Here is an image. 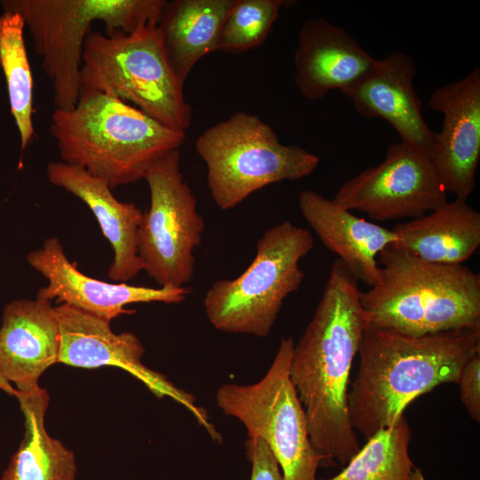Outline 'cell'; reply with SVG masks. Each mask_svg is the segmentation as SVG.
I'll use <instances>...</instances> for the list:
<instances>
[{"label":"cell","mask_w":480,"mask_h":480,"mask_svg":"<svg viewBox=\"0 0 480 480\" xmlns=\"http://www.w3.org/2000/svg\"><path fill=\"white\" fill-rule=\"evenodd\" d=\"M357 280L337 259L312 318L293 347L290 378L322 463L346 466L361 446L348 408L350 372L369 324Z\"/></svg>","instance_id":"6da1fadb"},{"label":"cell","mask_w":480,"mask_h":480,"mask_svg":"<svg viewBox=\"0 0 480 480\" xmlns=\"http://www.w3.org/2000/svg\"><path fill=\"white\" fill-rule=\"evenodd\" d=\"M478 353L480 325L412 337L368 324L348 394L354 429L367 439L394 425L420 396L458 383L465 364Z\"/></svg>","instance_id":"7a4b0ae2"},{"label":"cell","mask_w":480,"mask_h":480,"mask_svg":"<svg viewBox=\"0 0 480 480\" xmlns=\"http://www.w3.org/2000/svg\"><path fill=\"white\" fill-rule=\"evenodd\" d=\"M50 132L61 161L84 168L110 188L144 179L162 156L180 149L186 132L102 92L79 95L70 109L55 108Z\"/></svg>","instance_id":"3957f363"},{"label":"cell","mask_w":480,"mask_h":480,"mask_svg":"<svg viewBox=\"0 0 480 480\" xmlns=\"http://www.w3.org/2000/svg\"><path fill=\"white\" fill-rule=\"evenodd\" d=\"M380 282L360 292L370 324L420 337L480 325V276L425 261L393 244L378 255Z\"/></svg>","instance_id":"277c9868"},{"label":"cell","mask_w":480,"mask_h":480,"mask_svg":"<svg viewBox=\"0 0 480 480\" xmlns=\"http://www.w3.org/2000/svg\"><path fill=\"white\" fill-rule=\"evenodd\" d=\"M165 55L156 23L132 33L93 28L84 45L80 93L102 92L132 103L159 123L185 132L192 108Z\"/></svg>","instance_id":"5b68a950"},{"label":"cell","mask_w":480,"mask_h":480,"mask_svg":"<svg viewBox=\"0 0 480 480\" xmlns=\"http://www.w3.org/2000/svg\"><path fill=\"white\" fill-rule=\"evenodd\" d=\"M165 0H3V10L19 12L42 59L57 109L76 106L85 39L101 21L105 34H130L158 21Z\"/></svg>","instance_id":"8992f818"},{"label":"cell","mask_w":480,"mask_h":480,"mask_svg":"<svg viewBox=\"0 0 480 480\" xmlns=\"http://www.w3.org/2000/svg\"><path fill=\"white\" fill-rule=\"evenodd\" d=\"M314 244L312 233L290 220L268 228L249 267L234 279L215 281L205 292L210 324L226 333L268 336L285 299L304 279L300 261Z\"/></svg>","instance_id":"52a82bcc"},{"label":"cell","mask_w":480,"mask_h":480,"mask_svg":"<svg viewBox=\"0 0 480 480\" xmlns=\"http://www.w3.org/2000/svg\"><path fill=\"white\" fill-rule=\"evenodd\" d=\"M195 148L207 167L211 196L223 211L268 185L305 178L319 164L301 147L282 144L268 124L245 111L206 129Z\"/></svg>","instance_id":"ba28073f"},{"label":"cell","mask_w":480,"mask_h":480,"mask_svg":"<svg viewBox=\"0 0 480 480\" xmlns=\"http://www.w3.org/2000/svg\"><path fill=\"white\" fill-rule=\"evenodd\" d=\"M293 347L292 337L282 338L261 380L223 384L215 399L225 415L244 426L248 438L265 441L284 480H317L322 459L311 444L307 417L289 373Z\"/></svg>","instance_id":"9c48e42d"},{"label":"cell","mask_w":480,"mask_h":480,"mask_svg":"<svg viewBox=\"0 0 480 480\" xmlns=\"http://www.w3.org/2000/svg\"><path fill=\"white\" fill-rule=\"evenodd\" d=\"M180 149L158 159L144 179L150 204L138 230L143 270L159 286L182 287L195 274V251L202 242L204 220L196 198L180 172Z\"/></svg>","instance_id":"30bf717a"},{"label":"cell","mask_w":480,"mask_h":480,"mask_svg":"<svg viewBox=\"0 0 480 480\" xmlns=\"http://www.w3.org/2000/svg\"><path fill=\"white\" fill-rule=\"evenodd\" d=\"M333 200L379 221L413 220L448 202L429 154L402 142L388 146L379 164L346 181Z\"/></svg>","instance_id":"8fae6325"},{"label":"cell","mask_w":480,"mask_h":480,"mask_svg":"<svg viewBox=\"0 0 480 480\" xmlns=\"http://www.w3.org/2000/svg\"><path fill=\"white\" fill-rule=\"evenodd\" d=\"M54 308L60 331L58 363L85 369L119 367L140 380L156 397H169L185 407L212 440L222 441L207 411L196 404L192 394L143 364L145 348L134 333H115L109 321L68 304L60 303Z\"/></svg>","instance_id":"7c38bea8"},{"label":"cell","mask_w":480,"mask_h":480,"mask_svg":"<svg viewBox=\"0 0 480 480\" xmlns=\"http://www.w3.org/2000/svg\"><path fill=\"white\" fill-rule=\"evenodd\" d=\"M27 261L48 282L36 298L68 304L109 322L121 315L132 314L125 306L133 303L179 304L191 292L187 286H135L126 283H107L80 272L67 257L61 242L46 239L42 247L30 252Z\"/></svg>","instance_id":"4fadbf2b"},{"label":"cell","mask_w":480,"mask_h":480,"mask_svg":"<svg viewBox=\"0 0 480 480\" xmlns=\"http://www.w3.org/2000/svg\"><path fill=\"white\" fill-rule=\"evenodd\" d=\"M432 110L444 116L435 132L430 159L446 193L468 200L476 185L480 159V68L435 89Z\"/></svg>","instance_id":"5bb4252c"},{"label":"cell","mask_w":480,"mask_h":480,"mask_svg":"<svg viewBox=\"0 0 480 480\" xmlns=\"http://www.w3.org/2000/svg\"><path fill=\"white\" fill-rule=\"evenodd\" d=\"M416 72V63L410 55L393 52L376 60L363 77L341 92L359 115L386 120L402 143L429 154L435 132L421 113V102L413 86Z\"/></svg>","instance_id":"9a60e30c"},{"label":"cell","mask_w":480,"mask_h":480,"mask_svg":"<svg viewBox=\"0 0 480 480\" xmlns=\"http://www.w3.org/2000/svg\"><path fill=\"white\" fill-rule=\"evenodd\" d=\"M60 324L52 301L17 300L7 304L0 327V372L20 393L37 390L45 370L58 363Z\"/></svg>","instance_id":"2e32d148"},{"label":"cell","mask_w":480,"mask_h":480,"mask_svg":"<svg viewBox=\"0 0 480 480\" xmlns=\"http://www.w3.org/2000/svg\"><path fill=\"white\" fill-rule=\"evenodd\" d=\"M375 61L343 27L309 18L298 34L294 83L305 98L317 100L332 90L353 85Z\"/></svg>","instance_id":"e0dca14e"},{"label":"cell","mask_w":480,"mask_h":480,"mask_svg":"<svg viewBox=\"0 0 480 480\" xmlns=\"http://www.w3.org/2000/svg\"><path fill=\"white\" fill-rule=\"evenodd\" d=\"M46 174L51 184L78 197L94 214L114 251L108 277L116 283H126L139 275L143 263L137 237L144 212L135 203L117 200L106 180L82 167L53 161L47 164Z\"/></svg>","instance_id":"ac0fdd59"},{"label":"cell","mask_w":480,"mask_h":480,"mask_svg":"<svg viewBox=\"0 0 480 480\" xmlns=\"http://www.w3.org/2000/svg\"><path fill=\"white\" fill-rule=\"evenodd\" d=\"M301 215L323 244L358 281L372 287L381 276L379 253L396 242L392 229L356 217L351 211L311 189L299 194Z\"/></svg>","instance_id":"d6986e66"},{"label":"cell","mask_w":480,"mask_h":480,"mask_svg":"<svg viewBox=\"0 0 480 480\" xmlns=\"http://www.w3.org/2000/svg\"><path fill=\"white\" fill-rule=\"evenodd\" d=\"M394 246L436 264L462 265L480 245V213L455 198L420 218L396 224Z\"/></svg>","instance_id":"ffe728a7"},{"label":"cell","mask_w":480,"mask_h":480,"mask_svg":"<svg viewBox=\"0 0 480 480\" xmlns=\"http://www.w3.org/2000/svg\"><path fill=\"white\" fill-rule=\"evenodd\" d=\"M233 0L166 1L156 28L167 60L184 84L197 61L216 52Z\"/></svg>","instance_id":"44dd1931"},{"label":"cell","mask_w":480,"mask_h":480,"mask_svg":"<svg viewBox=\"0 0 480 480\" xmlns=\"http://www.w3.org/2000/svg\"><path fill=\"white\" fill-rule=\"evenodd\" d=\"M15 397L24 416V437L1 480H76L75 453L51 437L44 428L47 390L40 388L30 393L16 392Z\"/></svg>","instance_id":"7402d4cb"},{"label":"cell","mask_w":480,"mask_h":480,"mask_svg":"<svg viewBox=\"0 0 480 480\" xmlns=\"http://www.w3.org/2000/svg\"><path fill=\"white\" fill-rule=\"evenodd\" d=\"M25 27L19 12L3 10L0 13V66L22 149L32 142L35 134L34 81L24 40Z\"/></svg>","instance_id":"603a6c76"},{"label":"cell","mask_w":480,"mask_h":480,"mask_svg":"<svg viewBox=\"0 0 480 480\" xmlns=\"http://www.w3.org/2000/svg\"><path fill=\"white\" fill-rule=\"evenodd\" d=\"M411 438L404 415L367 438L343 469L328 480H409L414 468L409 455Z\"/></svg>","instance_id":"cb8c5ba5"},{"label":"cell","mask_w":480,"mask_h":480,"mask_svg":"<svg viewBox=\"0 0 480 480\" xmlns=\"http://www.w3.org/2000/svg\"><path fill=\"white\" fill-rule=\"evenodd\" d=\"M284 0H233L217 51L240 53L260 45L269 35Z\"/></svg>","instance_id":"d4e9b609"},{"label":"cell","mask_w":480,"mask_h":480,"mask_svg":"<svg viewBox=\"0 0 480 480\" xmlns=\"http://www.w3.org/2000/svg\"><path fill=\"white\" fill-rule=\"evenodd\" d=\"M246 456L252 464L250 480H284L280 466L260 437L247 438Z\"/></svg>","instance_id":"484cf974"},{"label":"cell","mask_w":480,"mask_h":480,"mask_svg":"<svg viewBox=\"0 0 480 480\" xmlns=\"http://www.w3.org/2000/svg\"><path fill=\"white\" fill-rule=\"evenodd\" d=\"M458 384L460 400L473 420L480 421V353L473 356L463 366Z\"/></svg>","instance_id":"4316f807"},{"label":"cell","mask_w":480,"mask_h":480,"mask_svg":"<svg viewBox=\"0 0 480 480\" xmlns=\"http://www.w3.org/2000/svg\"><path fill=\"white\" fill-rule=\"evenodd\" d=\"M0 389L4 391L10 396L16 395V388H14L12 384L3 376V374L0 372Z\"/></svg>","instance_id":"83f0119b"},{"label":"cell","mask_w":480,"mask_h":480,"mask_svg":"<svg viewBox=\"0 0 480 480\" xmlns=\"http://www.w3.org/2000/svg\"><path fill=\"white\" fill-rule=\"evenodd\" d=\"M409 480H426L422 472L414 467L411 476H410V478Z\"/></svg>","instance_id":"f1b7e54d"},{"label":"cell","mask_w":480,"mask_h":480,"mask_svg":"<svg viewBox=\"0 0 480 480\" xmlns=\"http://www.w3.org/2000/svg\"><path fill=\"white\" fill-rule=\"evenodd\" d=\"M0 450H1V447H0Z\"/></svg>","instance_id":"f546056e"}]
</instances>
